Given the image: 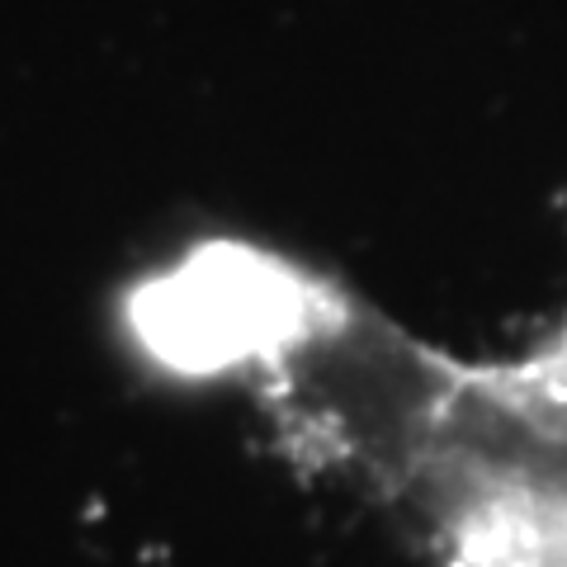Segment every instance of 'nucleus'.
Segmentation results:
<instances>
[{"instance_id":"1","label":"nucleus","mask_w":567,"mask_h":567,"mask_svg":"<svg viewBox=\"0 0 567 567\" xmlns=\"http://www.w3.org/2000/svg\"><path fill=\"white\" fill-rule=\"evenodd\" d=\"M298 406L454 567H567V327L520 360H450L374 322H312Z\"/></svg>"}]
</instances>
